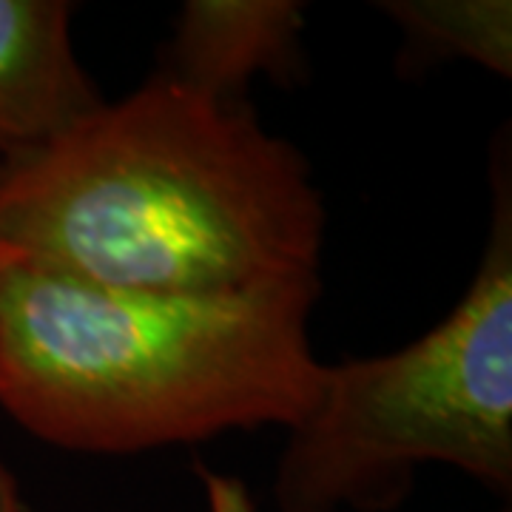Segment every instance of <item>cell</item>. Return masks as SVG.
I'll list each match as a JSON object with an SVG mask.
<instances>
[{"label":"cell","mask_w":512,"mask_h":512,"mask_svg":"<svg viewBox=\"0 0 512 512\" xmlns=\"http://www.w3.org/2000/svg\"><path fill=\"white\" fill-rule=\"evenodd\" d=\"M0 245L114 291L305 285L322 282L325 205L251 111L160 74L0 160Z\"/></svg>","instance_id":"1"},{"label":"cell","mask_w":512,"mask_h":512,"mask_svg":"<svg viewBox=\"0 0 512 512\" xmlns=\"http://www.w3.org/2000/svg\"><path fill=\"white\" fill-rule=\"evenodd\" d=\"M319 293L114 291L0 245V410L92 456L288 430L325 370L308 333Z\"/></svg>","instance_id":"2"},{"label":"cell","mask_w":512,"mask_h":512,"mask_svg":"<svg viewBox=\"0 0 512 512\" xmlns=\"http://www.w3.org/2000/svg\"><path fill=\"white\" fill-rule=\"evenodd\" d=\"M476 274L439 325L382 356L325 365L276 458V512H393L424 467L512 493V168L493 148Z\"/></svg>","instance_id":"3"},{"label":"cell","mask_w":512,"mask_h":512,"mask_svg":"<svg viewBox=\"0 0 512 512\" xmlns=\"http://www.w3.org/2000/svg\"><path fill=\"white\" fill-rule=\"evenodd\" d=\"M66 0H0V154L66 134L106 100L83 69Z\"/></svg>","instance_id":"4"},{"label":"cell","mask_w":512,"mask_h":512,"mask_svg":"<svg viewBox=\"0 0 512 512\" xmlns=\"http://www.w3.org/2000/svg\"><path fill=\"white\" fill-rule=\"evenodd\" d=\"M305 3L299 0H185L168 43L163 77L237 103L265 74L293 80L302 66Z\"/></svg>","instance_id":"5"},{"label":"cell","mask_w":512,"mask_h":512,"mask_svg":"<svg viewBox=\"0 0 512 512\" xmlns=\"http://www.w3.org/2000/svg\"><path fill=\"white\" fill-rule=\"evenodd\" d=\"M379 6L402 29L407 69L467 60L504 80L512 77L510 0H387Z\"/></svg>","instance_id":"6"},{"label":"cell","mask_w":512,"mask_h":512,"mask_svg":"<svg viewBox=\"0 0 512 512\" xmlns=\"http://www.w3.org/2000/svg\"><path fill=\"white\" fill-rule=\"evenodd\" d=\"M202 487L208 495V512H254V501L237 478L220 476L200 467Z\"/></svg>","instance_id":"7"},{"label":"cell","mask_w":512,"mask_h":512,"mask_svg":"<svg viewBox=\"0 0 512 512\" xmlns=\"http://www.w3.org/2000/svg\"><path fill=\"white\" fill-rule=\"evenodd\" d=\"M0 512H29L18 478L6 464H0Z\"/></svg>","instance_id":"8"},{"label":"cell","mask_w":512,"mask_h":512,"mask_svg":"<svg viewBox=\"0 0 512 512\" xmlns=\"http://www.w3.org/2000/svg\"><path fill=\"white\" fill-rule=\"evenodd\" d=\"M0 160H3V154H0Z\"/></svg>","instance_id":"9"}]
</instances>
